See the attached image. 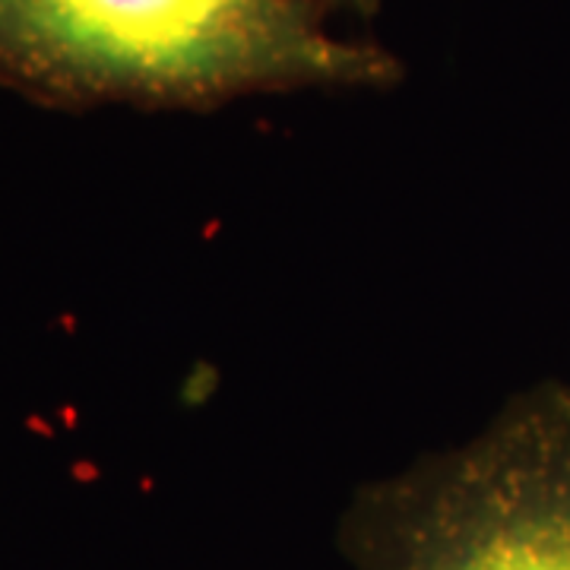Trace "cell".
Segmentation results:
<instances>
[{
  "instance_id": "1",
  "label": "cell",
  "mask_w": 570,
  "mask_h": 570,
  "mask_svg": "<svg viewBox=\"0 0 570 570\" xmlns=\"http://www.w3.org/2000/svg\"><path fill=\"white\" fill-rule=\"evenodd\" d=\"M324 0H0V82L67 108L209 105L384 86L400 63L326 29Z\"/></svg>"
},
{
  "instance_id": "2",
  "label": "cell",
  "mask_w": 570,
  "mask_h": 570,
  "mask_svg": "<svg viewBox=\"0 0 570 570\" xmlns=\"http://www.w3.org/2000/svg\"><path fill=\"white\" fill-rule=\"evenodd\" d=\"M340 546L352 570H570V387L358 491Z\"/></svg>"
},
{
  "instance_id": "3",
  "label": "cell",
  "mask_w": 570,
  "mask_h": 570,
  "mask_svg": "<svg viewBox=\"0 0 570 570\" xmlns=\"http://www.w3.org/2000/svg\"><path fill=\"white\" fill-rule=\"evenodd\" d=\"M326 7H346V10H355V13H374L377 0H324Z\"/></svg>"
}]
</instances>
